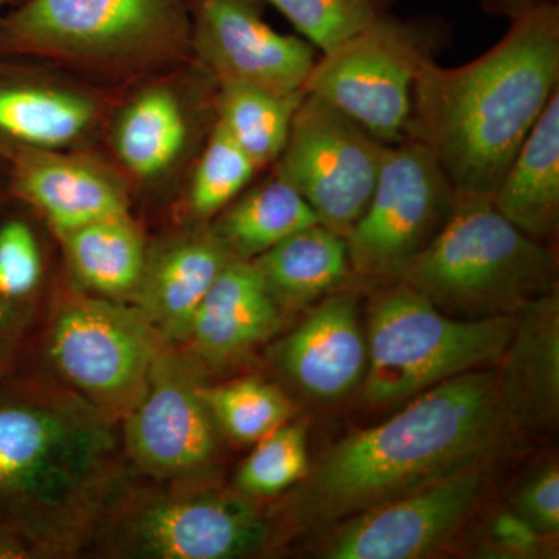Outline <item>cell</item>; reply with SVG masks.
Instances as JSON below:
<instances>
[{
    "instance_id": "cell-11",
    "label": "cell",
    "mask_w": 559,
    "mask_h": 559,
    "mask_svg": "<svg viewBox=\"0 0 559 559\" xmlns=\"http://www.w3.org/2000/svg\"><path fill=\"white\" fill-rule=\"evenodd\" d=\"M207 378L164 342L145 388L120 419L128 468L159 481L223 480L226 439L202 399Z\"/></svg>"
},
{
    "instance_id": "cell-2",
    "label": "cell",
    "mask_w": 559,
    "mask_h": 559,
    "mask_svg": "<svg viewBox=\"0 0 559 559\" xmlns=\"http://www.w3.org/2000/svg\"><path fill=\"white\" fill-rule=\"evenodd\" d=\"M559 90V3L510 21L476 60L423 66L406 138L428 146L460 193L491 198L518 150Z\"/></svg>"
},
{
    "instance_id": "cell-28",
    "label": "cell",
    "mask_w": 559,
    "mask_h": 559,
    "mask_svg": "<svg viewBox=\"0 0 559 559\" xmlns=\"http://www.w3.org/2000/svg\"><path fill=\"white\" fill-rule=\"evenodd\" d=\"M260 168L215 120L194 157L182 194L180 221L210 223L260 176Z\"/></svg>"
},
{
    "instance_id": "cell-26",
    "label": "cell",
    "mask_w": 559,
    "mask_h": 559,
    "mask_svg": "<svg viewBox=\"0 0 559 559\" xmlns=\"http://www.w3.org/2000/svg\"><path fill=\"white\" fill-rule=\"evenodd\" d=\"M318 223L299 191L271 170L264 178L253 180L210 221V227L235 259L252 261L296 231Z\"/></svg>"
},
{
    "instance_id": "cell-6",
    "label": "cell",
    "mask_w": 559,
    "mask_h": 559,
    "mask_svg": "<svg viewBox=\"0 0 559 559\" xmlns=\"http://www.w3.org/2000/svg\"><path fill=\"white\" fill-rule=\"evenodd\" d=\"M557 255L503 218L491 200L460 193L450 218L395 275L447 314H514L557 289Z\"/></svg>"
},
{
    "instance_id": "cell-20",
    "label": "cell",
    "mask_w": 559,
    "mask_h": 559,
    "mask_svg": "<svg viewBox=\"0 0 559 559\" xmlns=\"http://www.w3.org/2000/svg\"><path fill=\"white\" fill-rule=\"evenodd\" d=\"M275 369L311 399L348 395L367 370V336L353 296L330 297L270 348Z\"/></svg>"
},
{
    "instance_id": "cell-34",
    "label": "cell",
    "mask_w": 559,
    "mask_h": 559,
    "mask_svg": "<svg viewBox=\"0 0 559 559\" xmlns=\"http://www.w3.org/2000/svg\"><path fill=\"white\" fill-rule=\"evenodd\" d=\"M558 2V0H479L481 9L496 17H506L513 21L521 14L544 5V3Z\"/></svg>"
},
{
    "instance_id": "cell-24",
    "label": "cell",
    "mask_w": 559,
    "mask_h": 559,
    "mask_svg": "<svg viewBox=\"0 0 559 559\" xmlns=\"http://www.w3.org/2000/svg\"><path fill=\"white\" fill-rule=\"evenodd\" d=\"M503 218L539 241L559 227V90L510 162L492 191Z\"/></svg>"
},
{
    "instance_id": "cell-17",
    "label": "cell",
    "mask_w": 559,
    "mask_h": 559,
    "mask_svg": "<svg viewBox=\"0 0 559 559\" xmlns=\"http://www.w3.org/2000/svg\"><path fill=\"white\" fill-rule=\"evenodd\" d=\"M2 171L11 201L31 210L53 238L132 212L127 180L97 148L17 151Z\"/></svg>"
},
{
    "instance_id": "cell-13",
    "label": "cell",
    "mask_w": 559,
    "mask_h": 559,
    "mask_svg": "<svg viewBox=\"0 0 559 559\" xmlns=\"http://www.w3.org/2000/svg\"><path fill=\"white\" fill-rule=\"evenodd\" d=\"M385 148L330 103L305 94L271 168L299 191L320 224L345 238L369 204Z\"/></svg>"
},
{
    "instance_id": "cell-35",
    "label": "cell",
    "mask_w": 559,
    "mask_h": 559,
    "mask_svg": "<svg viewBox=\"0 0 559 559\" xmlns=\"http://www.w3.org/2000/svg\"><path fill=\"white\" fill-rule=\"evenodd\" d=\"M0 559H35V557L20 536L0 527Z\"/></svg>"
},
{
    "instance_id": "cell-18",
    "label": "cell",
    "mask_w": 559,
    "mask_h": 559,
    "mask_svg": "<svg viewBox=\"0 0 559 559\" xmlns=\"http://www.w3.org/2000/svg\"><path fill=\"white\" fill-rule=\"evenodd\" d=\"M234 259L210 223L179 221L175 229L150 240L132 305L162 340L180 347L202 300Z\"/></svg>"
},
{
    "instance_id": "cell-4",
    "label": "cell",
    "mask_w": 559,
    "mask_h": 559,
    "mask_svg": "<svg viewBox=\"0 0 559 559\" xmlns=\"http://www.w3.org/2000/svg\"><path fill=\"white\" fill-rule=\"evenodd\" d=\"M0 53L130 87L191 61L189 0H21L0 16Z\"/></svg>"
},
{
    "instance_id": "cell-29",
    "label": "cell",
    "mask_w": 559,
    "mask_h": 559,
    "mask_svg": "<svg viewBox=\"0 0 559 559\" xmlns=\"http://www.w3.org/2000/svg\"><path fill=\"white\" fill-rule=\"evenodd\" d=\"M202 399L226 441L255 444L293 417L283 390L257 374L224 382L204 381Z\"/></svg>"
},
{
    "instance_id": "cell-16",
    "label": "cell",
    "mask_w": 559,
    "mask_h": 559,
    "mask_svg": "<svg viewBox=\"0 0 559 559\" xmlns=\"http://www.w3.org/2000/svg\"><path fill=\"white\" fill-rule=\"evenodd\" d=\"M491 463L450 476L353 514L326 543L330 559H417L439 550L479 502Z\"/></svg>"
},
{
    "instance_id": "cell-7",
    "label": "cell",
    "mask_w": 559,
    "mask_h": 559,
    "mask_svg": "<svg viewBox=\"0 0 559 559\" xmlns=\"http://www.w3.org/2000/svg\"><path fill=\"white\" fill-rule=\"evenodd\" d=\"M164 342L138 307L84 293L58 270L22 366L46 371L120 421Z\"/></svg>"
},
{
    "instance_id": "cell-23",
    "label": "cell",
    "mask_w": 559,
    "mask_h": 559,
    "mask_svg": "<svg viewBox=\"0 0 559 559\" xmlns=\"http://www.w3.org/2000/svg\"><path fill=\"white\" fill-rule=\"evenodd\" d=\"M55 241L70 285L103 299L134 301L150 245L134 213L92 221Z\"/></svg>"
},
{
    "instance_id": "cell-10",
    "label": "cell",
    "mask_w": 559,
    "mask_h": 559,
    "mask_svg": "<svg viewBox=\"0 0 559 559\" xmlns=\"http://www.w3.org/2000/svg\"><path fill=\"white\" fill-rule=\"evenodd\" d=\"M215 81L193 60L132 84L110 114L103 143L132 197L190 170L215 124Z\"/></svg>"
},
{
    "instance_id": "cell-8",
    "label": "cell",
    "mask_w": 559,
    "mask_h": 559,
    "mask_svg": "<svg viewBox=\"0 0 559 559\" xmlns=\"http://www.w3.org/2000/svg\"><path fill=\"white\" fill-rule=\"evenodd\" d=\"M514 318L454 319L396 282L371 307L364 392L371 403L418 395L502 358Z\"/></svg>"
},
{
    "instance_id": "cell-27",
    "label": "cell",
    "mask_w": 559,
    "mask_h": 559,
    "mask_svg": "<svg viewBox=\"0 0 559 559\" xmlns=\"http://www.w3.org/2000/svg\"><path fill=\"white\" fill-rule=\"evenodd\" d=\"M304 95L305 92L280 95L248 84H224L216 91V121L264 171L285 148Z\"/></svg>"
},
{
    "instance_id": "cell-22",
    "label": "cell",
    "mask_w": 559,
    "mask_h": 559,
    "mask_svg": "<svg viewBox=\"0 0 559 559\" xmlns=\"http://www.w3.org/2000/svg\"><path fill=\"white\" fill-rule=\"evenodd\" d=\"M498 393L510 425L544 433L559 417V297L543 294L514 312Z\"/></svg>"
},
{
    "instance_id": "cell-33",
    "label": "cell",
    "mask_w": 559,
    "mask_h": 559,
    "mask_svg": "<svg viewBox=\"0 0 559 559\" xmlns=\"http://www.w3.org/2000/svg\"><path fill=\"white\" fill-rule=\"evenodd\" d=\"M540 536L516 511H503L491 522V544L503 554H533L538 550Z\"/></svg>"
},
{
    "instance_id": "cell-30",
    "label": "cell",
    "mask_w": 559,
    "mask_h": 559,
    "mask_svg": "<svg viewBox=\"0 0 559 559\" xmlns=\"http://www.w3.org/2000/svg\"><path fill=\"white\" fill-rule=\"evenodd\" d=\"M252 447L231 481L241 495L257 500L275 498L307 477L310 460L304 425L285 423Z\"/></svg>"
},
{
    "instance_id": "cell-12",
    "label": "cell",
    "mask_w": 559,
    "mask_h": 559,
    "mask_svg": "<svg viewBox=\"0 0 559 559\" xmlns=\"http://www.w3.org/2000/svg\"><path fill=\"white\" fill-rule=\"evenodd\" d=\"M457 190L428 146L404 138L388 145L362 216L345 235L349 272L393 280L439 234Z\"/></svg>"
},
{
    "instance_id": "cell-14",
    "label": "cell",
    "mask_w": 559,
    "mask_h": 559,
    "mask_svg": "<svg viewBox=\"0 0 559 559\" xmlns=\"http://www.w3.org/2000/svg\"><path fill=\"white\" fill-rule=\"evenodd\" d=\"M124 90L0 53V167L17 151L97 148Z\"/></svg>"
},
{
    "instance_id": "cell-5",
    "label": "cell",
    "mask_w": 559,
    "mask_h": 559,
    "mask_svg": "<svg viewBox=\"0 0 559 559\" xmlns=\"http://www.w3.org/2000/svg\"><path fill=\"white\" fill-rule=\"evenodd\" d=\"M261 502L223 480L159 481L127 465L83 558H253L277 538L274 514Z\"/></svg>"
},
{
    "instance_id": "cell-1",
    "label": "cell",
    "mask_w": 559,
    "mask_h": 559,
    "mask_svg": "<svg viewBox=\"0 0 559 559\" xmlns=\"http://www.w3.org/2000/svg\"><path fill=\"white\" fill-rule=\"evenodd\" d=\"M127 468L120 421L46 371L0 380V527L35 559H80Z\"/></svg>"
},
{
    "instance_id": "cell-25",
    "label": "cell",
    "mask_w": 559,
    "mask_h": 559,
    "mask_svg": "<svg viewBox=\"0 0 559 559\" xmlns=\"http://www.w3.org/2000/svg\"><path fill=\"white\" fill-rule=\"evenodd\" d=\"M280 311H296L348 278L345 238L323 224L296 231L252 260Z\"/></svg>"
},
{
    "instance_id": "cell-32",
    "label": "cell",
    "mask_w": 559,
    "mask_h": 559,
    "mask_svg": "<svg viewBox=\"0 0 559 559\" xmlns=\"http://www.w3.org/2000/svg\"><path fill=\"white\" fill-rule=\"evenodd\" d=\"M514 511L521 514L540 536L559 533V471L549 465L525 481L516 496Z\"/></svg>"
},
{
    "instance_id": "cell-37",
    "label": "cell",
    "mask_w": 559,
    "mask_h": 559,
    "mask_svg": "<svg viewBox=\"0 0 559 559\" xmlns=\"http://www.w3.org/2000/svg\"><path fill=\"white\" fill-rule=\"evenodd\" d=\"M21 0H0V16H2L3 13H5L7 10H10L11 7L16 5V3H20Z\"/></svg>"
},
{
    "instance_id": "cell-9",
    "label": "cell",
    "mask_w": 559,
    "mask_h": 559,
    "mask_svg": "<svg viewBox=\"0 0 559 559\" xmlns=\"http://www.w3.org/2000/svg\"><path fill=\"white\" fill-rule=\"evenodd\" d=\"M447 33L440 17L384 14L320 55L304 92L330 103L378 142L393 145L406 138L418 72L436 60Z\"/></svg>"
},
{
    "instance_id": "cell-15",
    "label": "cell",
    "mask_w": 559,
    "mask_h": 559,
    "mask_svg": "<svg viewBox=\"0 0 559 559\" xmlns=\"http://www.w3.org/2000/svg\"><path fill=\"white\" fill-rule=\"evenodd\" d=\"M191 60L215 81L280 95L304 92L318 57L308 40L267 24L261 0H189Z\"/></svg>"
},
{
    "instance_id": "cell-19",
    "label": "cell",
    "mask_w": 559,
    "mask_h": 559,
    "mask_svg": "<svg viewBox=\"0 0 559 559\" xmlns=\"http://www.w3.org/2000/svg\"><path fill=\"white\" fill-rule=\"evenodd\" d=\"M282 314L252 261L234 259L202 300L178 348L210 380L274 340Z\"/></svg>"
},
{
    "instance_id": "cell-21",
    "label": "cell",
    "mask_w": 559,
    "mask_h": 559,
    "mask_svg": "<svg viewBox=\"0 0 559 559\" xmlns=\"http://www.w3.org/2000/svg\"><path fill=\"white\" fill-rule=\"evenodd\" d=\"M49 235L17 202L0 216V380L20 369L38 329L57 272Z\"/></svg>"
},
{
    "instance_id": "cell-31",
    "label": "cell",
    "mask_w": 559,
    "mask_h": 559,
    "mask_svg": "<svg viewBox=\"0 0 559 559\" xmlns=\"http://www.w3.org/2000/svg\"><path fill=\"white\" fill-rule=\"evenodd\" d=\"M271 3L320 55L390 13L393 0H261Z\"/></svg>"
},
{
    "instance_id": "cell-3",
    "label": "cell",
    "mask_w": 559,
    "mask_h": 559,
    "mask_svg": "<svg viewBox=\"0 0 559 559\" xmlns=\"http://www.w3.org/2000/svg\"><path fill=\"white\" fill-rule=\"evenodd\" d=\"M509 425L495 374L474 370L440 382L392 418L334 447L301 489L296 514L308 522L340 521L491 462Z\"/></svg>"
},
{
    "instance_id": "cell-36",
    "label": "cell",
    "mask_w": 559,
    "mask_h": 559,
    "mask_svg": "<svg viewBox=\"0 0 559 559\" xmlns=\"http://www.w3.org/2000/svg\"><path fill=\"white\" fill-rule=\"evenodd\" d=\"M11 198L9 187H7L5 175H3L2 167H0V216L3 215L5 209L9 207Z\"/></svg>"
}]
</instances>
